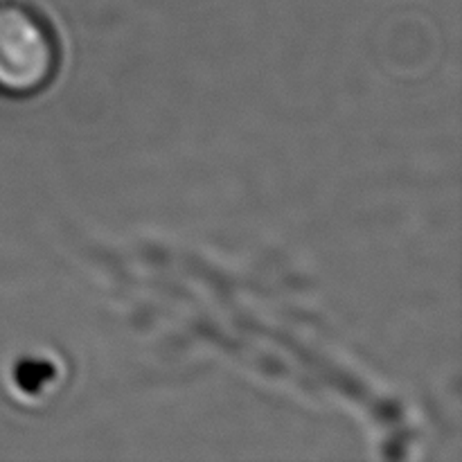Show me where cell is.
Returning <instances> with one entry per match:
<instances>
[{"label":"cell","mask_w":462,"mask_h":462,"mask_svg":"<svg viewBox=\"0 0 462 462\" xmlns=\"http://www.w3.org/2000/svg\"><path fill=\"white\" fill-rule=\"evenodd\" d=\"M59 70V43L52 27L32 9L14 5L0 12V93L30 97Z\"/></svg>","instance_id":"6da1fadb"}]
</instances>
